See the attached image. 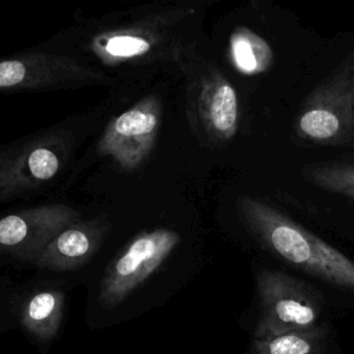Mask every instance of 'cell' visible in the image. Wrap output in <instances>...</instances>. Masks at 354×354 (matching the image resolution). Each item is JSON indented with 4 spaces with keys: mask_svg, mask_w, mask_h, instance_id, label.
Segmentation results:
<instances>
[{
    "mask_svg": "<svg viewBox=\"0 0 354 354\" xmlns=\"http://www.w3.org/2000/svg\"><path fill=\"white\" fill-rule=\"evenodd\" d=\"M236 213L261 249L317 279L354 292V261L281 209L242 195Z\"/></svg>",
    "mask_w": 354,
    "mask_h": 354,
    "instance_id": "cell-1",
    "label": "cell"
},
{
    "mask_svg": "<svg viewBox=\"0 0 354 354\" xmlns=\"http://www.w3.org/2000/svg\"><path fill=\"white\" fill-rule=\"evenodd\" d=\"M293 130L300 141L311 145L354 142V54L307 94L296 113Z\"/></svg>",
    "mask_w": 354,
    "mask_h": 354,
    "instance_id": "cell-2",
    "label": "cell"
},
{
    "mask_svg": "<svg viewBox=\"0 0 354 354\" xmlns=\"http://www.w3.org/2000/svg\"><path fill=\"white\" fill-rule=\"evenodd\" d=\"M256 286L260 314L254 339L319 326L324 297L314 286L286 272L266 268L256 274Z\"/></svg>",
    "mask_w": 354,
    "mask_h": 354,
    "instance_id": "cell-3",
    "label": "cell"
},
{
    "mask_svg": "<svg viewBox=\"0 0 354 354\" xmlns=\"http://www.w3.org/2000/svg\"><path fill=\"white\" fill-rule=\"evenodd\" d=\"M188 66L187 113L191 126L203 144L224 145L239 127L238 93L216 64L191 62Z\"/></svg>",
    "mask_w": 354,
    "mask_h": 354,
    "instance_id": "cell-4",
    "label": "cell"
},
{
    "mask_svg": "<svg viewBox=\"0 0 354 354\" xmlns=\"http://www.w3.org/2000/svg\"><path fill=\"white\" fill-rule=\"evenodd\" d=\"M180 242V235L169 228L141 232L106 268L97 290V304L112 313L138 290L163 264Z\"/></svg>",
    "mask_w": 354,
    "mask_h": 354,
    "instance_id": "cell-5",
    "label": "cell"
},
{
    "mask_svg": "<svg viewBox=\"0 0 354 354\" xmlns=\"http://www.w3.org/2000/svg\"><path fill=\"white\" fill-rule=\"evenodd\" d=\"M106 76L62 54L29 53L0 59V90H40L105 82Z\"/></svg>",
    "mask_w": 354,
    "mask_h": 354,
    "instance_id": "cell-6",
    "label": "cell"
},
{
    "mask_svg": "<svg viewBox=\"0 0 354 354\" xmlns=\"http://www.w3.org/2000/svg\"><path fill=\"white\" fill-rule=\"evenodd\" d=\"M183 11H163L140 22L119 25L98 32L90 41V50L106 65L134 62L162 55L171 46V18Z\"/></svg>",
    "mask_w": 354,
    "mask_h": 354,
    "instance_id": "cell-7",
    "label": "cell"
},
{
    "mask_svg": "<svg viewBox=\"0 0 354 354\" xmlns=\"http://www.w3.org/2000/svg\"><path fill=\"white\" fill-rule=\"evenodd\" d=\"M162 104L147 97L116 116L105 129L98 149L123 169L137 167L151 152L160 127Z\"/></svg>",
    "mask_w": 354,
    "mask_h": 354,
    "instance_id": "cell-8",
    "label": "cell"
},
{
    "mask_svg": "<svg viewBox=\"0 0 354 354\" xmlns=\"http://www.w3.org/2000/svg\"><path fill=\"white\" fill-rule=\"evenodd\" d=\"M77 221V213L65 205H44L0 217V253L37 260L44 248Z\"/></svg>",
    "mask_w": 354,
    "mask_h": 354,
    "instance_id": "cell-9",
    "label": "cell"
},
{
    "mask_svg": "<svg viewBox=\"0 0 354 354\" xmlns=\"http://www.w3.org/2000/svg\"><path fill=\"white\" fill-rule=\"evenodd\" d=\"M62 141L43 137L0 153V201L37 189L62 166Z\"/></svg>",
    "mask_w": 354,
    "mask_h": 354,
    "instance_id": "cell-10",
    "label": "cell"
},
{
    "mask_svg": "<svg viewBox=\"0 0 354 354\" xmlns=\"http://www.w3.org/2000/svg\"><path fill=\"white\" fill-rule=\"evenodd\" d=\"M102 228L94 221H76L59 232L35 261L39 267L69 270L82 266L100 246Z\"/></svg>",
    "mask_w": 354,
    "mask_h": 354,
    "instance_id": "cell-11",
    "label": "cell"
},
{
    "mask_svg": "<svg viewBox=\"0 0 354 354\" xmlns=\"http://www.w3.org/2000/svg\"><path fill=\"white\" fill-rule=\"evenodd\" d=\"M64 293L59 289H40L24 299L18 322L26 336L47 348L57 337L64 317Z\"/></svg>",
    "mask_w": 354,
    "mask_h": 354,
    "instance_id": "cell-12",
    "label": "cell"
},
{
    "mask_svg": "<svg viewBox=\"0 0 354 354\" xmlns=\"http://www.w3.org/2000/svg\"><path fill=\"white\" fill-rule=\"evenodd\" d=\"M228 58L239 73L257 76L271 69L275 54L270 43L257 32L238 26L228 39Z\"/></svg>",
    "mask_w": 354,
    "mask_h": 354,
    "instance_id": "cell-13",
    "label": "cell"
},
{
    "mask_svg": "<svg viewBox=\"0 0 354 354\" xmlns=\"http://www.w3.org/2000/svg\"><path fill=\"white\" fill-rule=\"evenodd\" d=\"M325 328L288 332L268 339H252L250 354H321Z\"/></svg>",
    "mask_w": 354,
    "mask_h": 354,
    "instance_id": "cell-14",
    "label": "cell"
},
{
    "mask_svg": "<svg viewBox=\"0 0 354 354\" xmlns=\"http://www.w3.org/2000/svg\"><path fill=\"white\" fill-rule=\"evenodd\" d=\"M301 176L314 187L354 203V163L314 162L301 167Z\"/></svg>",
    "mask_w": 354,
    "mask_h": 354,
    "instance_id": "cell-15",
    "label": "cell"
},
{
    "mask_svg": "<svg viewBox=\"0 0 354 354\" xmlns=\"http://www.w3.org/2000/svg\"><path fill=\"white\" fill-rule=\"evenodd\" d=\"M43 354H47V353H46V351H44V353H43Z\"/></svg>",
    "mask_w": 354,
    "mask_h": 354,
    "instance_id": "cell-16",
    "label": "cell"
}]
</instances>
